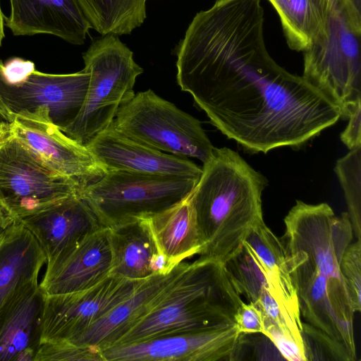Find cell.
Instances as JSON below:
<instances>
[{
	"mask_svg": "<svg viewBox=\"0 0 361 361\" xmlns=\"http://www.w3.org/2000/svg\"><path fill=\"white\" fill-rule=\"evenodd\" d=\"M5 25L15 36L51 35L74 44H84L92 26L78 0H9Z\"/></svg>",
	"mask_w": 361,
	"mask_h": 361,
	"instance_id": "cell-17",
	"label": "cell"
},
{
	"mask_svg": "<svg viewBox=\"0 0 361 361\" xmlns=\"http://www.w3.org/2000/svg\"><path fill=\"white\" fill-rule=\"evenodd\" d=\"M35 70V63L31 61L14 57L4 63L0 59V77L9 84L20 82Z\"/></svg>",
	"mask_w": 361,
	"mask_h": 361,
	"instance_id": "cell-32",
	"label": "cell"
},
{
	"mask_svg": "<svg viewBox=\"0 0 361 361\" xmlns=\"http://www.w3.org/2000/svg\"><path fill=\"white\" fill-rule=\"evenodd\" d=\"M45 298L34 280L18 287L0 307V361H35Z\"/></svg>",
	"mask_w": 361,
	"mask_h": 361,
	"instance_id": "cell-15",
	"label": "cell"
},
{
	"mask_svg": "<svg viewBox=\"0 0 361 361\" xmlns=\"http://www.w3.org/2000/svg\"><path fill=\"white\" fill-rule=\"evenodd\" d=\"M227 276L235 291L248 302L256 303L268 286L264 275L250 251L243 244L233 257L224 264Z\"/></svg>",
	"mask_w": 361,
	"mask_h": 361,
	"instance_id": "cell-25",
	"label": "cell"
},
{
	"mask_svg": "<svg viewBox=\"0 0 361 361\" xmlns=\"http://www.w3.org/2000/svg\"><path fill=\"white\" fill-rule=\"evenodd\" d=\"M75 180L50 169L0 123V209L8 226L80 194Z\"/></svg>",
	"mask_w": 361,
	"mask_h": 361,
	"instance_id": "cell-6",
	"label": "cell"
},
{
	"mask_svg": "<svg viewBox=\"0 0 361 361\" xmlns=\"http://www.w3.org/2000/svg\"><path fill=\"white\" fill-rule=\"evenodd\" d=\"M90 73L83 68L68 74L34 71L17 84L0 77V95L12 114L47 107L51 122L61 131L78 116L83 105Z\"/></svg>",
	"mask_w": 361,
	"mask_h": 361,
	"instance_id": "cell-12",
	"label": "cell"
},
{
	"mask_svg": "<svg viewBox=\"0 0 361 361\" xmlns=\"http://www.w3.org/2000/svg\"><path fill=\"white\" fill-rule=\"evenodd\" d=\"M12 133L50 169L82 189L107 171L87 146L68 137L51 121L47 107L13 114Z\"/></svg>",
	"mask_w": 361,
	"mask_h": 361,
	"instance_id": "cell-10",
	"label": "cell"
},
{
	"mask_svg": "<svg viewBox=\"0 0 361 361\" xmlns=\"http://www.w3.org/2000/svg\"><path fill=\"white\" fill-rule=\"evenodd\" d=\"M108 229L112 252L111 274L141 281L154 274H167L174 267L159 252L147 218Z\"/></svg>",
	"mask_w": 361,
	"mask_h": 361,
	"instance_id": "cell-19",
	"label": "cell"
},
{
	"mask_svg": "<svg viewBox=\"0 0 361 361\" xmlns=\"http://www.w3.org/2000/svg\"><path fill=\"white\" fill-rule=\"evenodd\" d=\"M243 245L260 267L268 286V292L281 306L301 317L296 290L280 238L262 221L250 229Z\"/></svg>",
	"mask_w": 361,
	"mask_h": 361,
	"instance_id": "cell-22",
	"label": "cell"
},
{
	"mask_svg": "<svg viewBox=\"0 0 361 361\" xmlns=\"http://www.w3.org/2000/svg\"><path fill=\"white\" fill-rule=\"evenodd\" d=\"M0 118L3 119L4 121L11 122L13 118V114L7 108L5 104L3 99L0 95Z\"/></svg>",
	"mask_w": 361,
	"mask_h": 361,
	"instance_id": "cell-34",
	"label": "cell"
},
{
	"mask_svg": "<svg viewBox=\"0 0 361 361\" xmlns=\"http://www.w3.org/2000/svg\"><path fill=\"white\" fill-rule=\"evenodd\" d=\"M334 170L344 192L353 233L361 239V147L340 158Z\"/></svg>",
	"mask_w": 361,
	"mask_h": 361,
	"instance_id": "cell-26",
	"label": "cell"
},
{
	"mask_svg": "<svg viewBox=\"0 0 361 361\" xmlns=\"http://www.w3.org/2000/svg\"><path fill=\"white\" fill-rule=\"evenodd\" d=\"M47 262L32 233L21 224L6 228L0 239V307L20 286L37 280Z\"/></svg>",
	"mask_w": 361,
	"mask_h": 361,
	"instance_id": "cell-20",
	"label": "cell"
},
{
	"mask_svg": "<svg viewBox=\"0 0 361 361\" xmlns=\"http://www.w3.org/2000/svg\"><path fill=\"white\" fill-rule=\"evenodd\" d=\"M147 0H78L92 28L102 35H128L146 18Z\"/></svg>",
	"mask_w": 361,
	"mask_h": 361,
	"instance_id": "cell-24",
	"label": "cell"
},
{
	"mask_svg": "<svg viewBox=\"0 0 361 361\" xmlns=\"http://www.w3.org/2000/svg\"><path fill=\"white\" fill-rule=\"evenodd\" d=\"M19 223L35 237L46 256L47 263L104 227L80 194L27 216Z\"/></svg>",
	"mask_w": 361,
	"mask_h": 361,
	"instance_id": "cell-18",
	"label": "cell"
},
{
	"mask_svg": "<svg viewBox=\"0 0 361 361\" xmlns=\"http://www.w3.org/2000/svg\"><path fill=\"white\" fill-rule=\"evenodd\" d=\"M301 333L306 361L315 360L353 361L342 345L307 323H302Z\"/></svg>",
	"mask_w": 361,
	"mask_h": 361,
	"instance_id": "cell-27",
	"label": "cell"
},
{
	"mask_svg": "<svg viewBox=\"0 0 361 361\" xmlns=\"http://www.w3.org/2000/svg\"><path fill=\"white\" fill-rule=\"evenodd\" d=\"M234 324L238 331L244 335L263 333L262 311L252 302L243 301L240 304L234 315Z\"/></svg>",
	"mask_w": 361,
	"mask_h": 361,
	"instance_id": "cell-31",
	"label": "cell"
},
{
	"mask_svg": "<svg viewBox=\"0 0 361 361\" xmlns=\"http://www.w3.org/2000/svg\"><path fill=\"white\" fill-rule=\"evenodd\" d=\"M267 184L238 152L214 148L190 194L202 242L200 257L224 264L238 253L250 229L264 221Z\"/></svg>",
	"mask_w": 361,
	"mask_h": 361,
	"instance_id": "cell-2",
	"label": "cell"
},
{
	"mask_svg": "<svg viewBox=\"0 0 361 361\" xmlns=\"http://www.w3.org/2000/svg\"><path fill=\"white\" fill-rule=\"evenodd\" d=\"M143 281L130 280L110 274L86 290L46 295L42 344L75 340L128 299Z\"/></svg>",
	"mask_w": 361,
	"mask_h": 361,
	"instance_id": "cell-9",
	"label": "cell"
},
{
	"mask_svg": "<svg viewBox=\"0 0 361 361\" xmlns=\"http://www.w3.org/2000/svg\"><path fill=\"white\" fill-rule=\"evenodd\" d=\"M263 322L262 334L271 341L285 360L306 361L302 331L265 319Z\"/></svg>",
	"mask_w": 361,
	"mask_h": 361,
	"instance_id": "cell-28",
	"label": "cell"
},
{
	"mask_svg": "<svg viewBox=\"0 0 361 361\" xmlns=\"http://www.w3.org/2000/svg\"><path fill=\"white\" fill-rule=\"evenodd\" d=\"M262 0H216L177 51V82L210 123L252 153L299 148L341 118L339 107L279 66L264 37Z\"/></svg>",
	"mask_w": 361,
	"mask_h": 361,
	"instance_id": "cell-1",
	"label": "cell"
},
{
	"mask_svg": "<svg viewBox=\"0 0 361 361\" xmlns=\"http://www.w3.org/2000/svg\"><path fill=\"white\" fill-rule=\"evenodd\" d=\"M190 194L168 209L147 218L159 252L172 267L186 258L200 255L202 249Z\"/></svg>",
	"mask_w": 361,
	"mask_h": 361,
	"instance_id": "cell-21",
	"label": "cell"
},
{
	"mask_svg": "<svg viewBox=\"0 0 361 361\" xmlns=\"http://www.w3.org/2000/svg\"><path fill=\"white\" fill-rule=\"evenodd\" d=\"M104 361L100 349L69 341L44 343L35 361Z\"/></svg>",
	"mask_w": 361,
	"mask_h": 361,
	"instance_id": "cell-29",
	"label": "cell"
},
{
	"mask_svg": "<svg viewBox=\"0 0 361 361\" xmlns=\"http://www.w3.org/2000/svg\"><path fill=\"white\" fill-rule=\"evenodd\" d=\"M361 105L349 116L348 123L341 134V140L350 150L361 147Z\"/></svg>",
	"mask_w": 361,
	"mask_h": 361,
	"instance_id": "cell-33",
	"label": "cell"
},
{
	"mask_svg": "<svg viewBox=\"0 0 361 361\" xmlns=\"http://www.w3.org/2000/svg\"><path fill=\"white\" fill-rule=\"evenodd\" d=\"M188 264L182 262L167 274H154L144 280L128 299L69 342L101 351L114 346L159 303Z\"/></svg>",
	"mask_w": 361,
	"mask_h": 361,
	"instance_id": "cell-16",
	"label": "cell"
},
{
	"mask_svg": "<svg viewBox=\"0 0 361 361\" xmlns=\"http://www.w3.org/2000/svg\"><path fill=\"white\" fill-rule=\"evenodd\" d=\"M243 336L234 324L116 345L102 353L104 361L231 360L239 351Z\"/></svg>",
	"mask_w": 361,
	"mask_h": 361,
	"instance_id": "cell-11",
	"label": "cell"
},
{
	"mask_svg": "<svg viewBox=\"0 0 361 361\" xmlns=\"http://www.w3.org/2000/svg\"><path fill=\"white\" fill-rule=\"evenodd\" d=\"M8 227L5 216L0 209V239L2 235L3 231Z\"/></svg>",
	"mask_w": 361,
	"mask_h": 361,
	"instance_id": "cell-36",
	"label": "cell"
},
{
	"mask_svg": "<svg viewBox=\"0 0 361 361\" xmlns=\"http://www.w3.org/2000/svg\"><path fill=\"white\" fill-rule=\"evenodd\" d=\"M87 147L106 170L200 178L202 169L189 158L160 152L136 142L111 124Z\"/></svg>",
	"mask_w": 361,
	"mask_h": 361,
	"instance_id": "cell-14",
	"label": "cell"
},
{
	"mask_svg": "<svg viewBox=\"0 0 361 361\" xmlns=\"http://www.w3.org/2000/svg\"><path fill=\"white\" fill-rule=\"evenodd\" d=\"M111 125L126 137L156 150L205 163L214 147L200 121L152 90L122 106Z\"/></svg>",
	"mask_w": 361,
	"mask_h": 361,
	"instance_id": "cell-8",
	"label": "cell"
},
{
	"mask_svg": "<svg viewBox=\"0 0 361 361\" xmlns=\"http://www.w3.org/2000/svg\"><path fill=\"white\" fill-rule=\"evenodd\" d=\"M340 270L347 287L353 310H361V239L351 243L344 252Z\"/></svg>",
	"mask_w": 361,
	"mask_h": 361,
	"instance_id": "cell-30",
	"label": "cell"
},
{
	"mask_svg": "<svg viewBox=\"0 0 361 361\" xmlns=\"http://www.w3.org/2000/svg\"><path fill=\"white\" fill-rule=\"evenodd\" d=\"M243 302L224 264L200 257L189 263L159 303L114 346L233 325Z\"/></svg>",
	"mask_w": 361,
	"mask_h": 361,
	"instance_id": "cell-3",
	"label": "cell"
},
{
	"mask_svg": "<svg viewBox=\"0 0 361 361\" xmlns=\"http://www.w3.org/2000/svg\"><path fill=\"white\" fill-rule=\"evenodd\" d=\"M279 14L288 47L305 51L326 28L330 0H268Z\"/></svg>",
	"mask_w": 361,
	"mask_h": 361,
	"instance_id": "cell-23",
	"label": "cell"
},
{
	"mask_svg": "<svg viewBox=\"0 0 361 361\" xmlns=\"http://www.w3.org/2000/svg\"><path fill=\"white\" fill-rule=\"evenodd\" d=\"M5 16L4 15L1 7V0H0V47L2 44V41L5 37L4 34V27H5Z\"/></svg>",
	"mask_w": 361,
	"mask_h": 361,
	"instance_id": "cell-35",
	"label": "cell"
},
{
	"mask_svg": "<svg viewBox=\"0 0 361 361\" xmlns=\"http://www.w3.org/2000/svg\"><path fill=\"white\" fill-rule=\"evenodd\" d=\"M111 269L109 229L102 227L47 262L39 286L46 295L80 291L103 281Z\"/></svg>",
	"mask_w": 361,
	"mask_h": 361,
	"instance_id": "cell-13",
	"label": "cell"
},
{
	"mask_svg": "<svg viewBox=\"0 0 361 361\" xmlns=\"http://www.w3.org/2000/svg\"><path fill=\"white\" fill-rule=\"evenodd\" d=\"M82 57L90 73L85 99L78 116L62 131L87 146L134 97L136 78L143 69L134 61L133 51L114 35L94 40Z\"/></svg>",
	"mask_w": 361,
	"mask_h": 361,
	"instance_id": "cell-5",
	"label": "cell"
},
{
	"mask_svg": "<svg viewBox=\"0 0 361 361\" xmlns=\"http://www.w3.org/2000/svg\"><path fill=\"white\" fill-rule=\"evenodd\" d=\"M361 16L346 0H330L324 32L303 51L302 77L348 118L361 105Z\"/></svg>",
	"mask_w": 361,
	"mask_h": 361,
	"instance_id": "cell-4",
	"label": "cell"
},
{
	"mask_svg": "<svg viewBox=\"0 0 361 361\" xmlns=\"http://www.w3.org/2000/svg\"><path fill=\"white\" fill-rule=\"evenodd\" d=\"M199 178L107 171L80 195L99 223L111 228L161 212L188 196Z\"/></svg>",
	"mask_w": 361,
	"mask_h": 361,
	"instance_id": "cell-7",
	"label": "cell"
}]
</instances>
